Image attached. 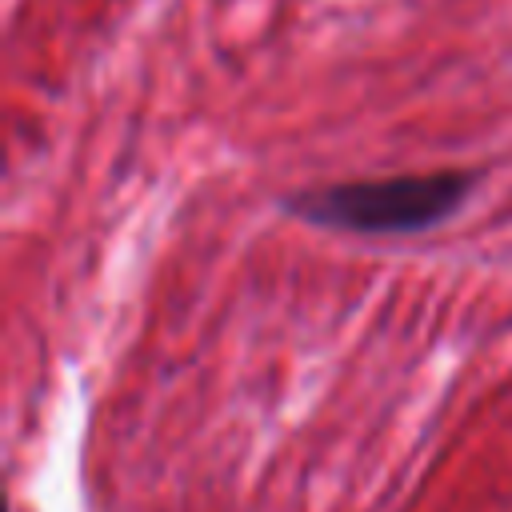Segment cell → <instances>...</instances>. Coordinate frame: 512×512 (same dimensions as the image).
Returning <instances> with one entry per match:
<instances>
[{
  "mask_svg": "<svg viewBox=\"0 0 512 512\" xmlns=\"http://www.w3.org/2000/svg\"><path fill=\"white\" fill-rule=\"evenodd\" d=\"M476 176L460 168L400 172L384 180H340L284 196V212L348 236H412L444 224L472 196Z\"/></svg>",
  "mask_w": 512,
  "mask_h": 512,
  "instance_id": "1",
  "label": "cell"
}]
</instances>
